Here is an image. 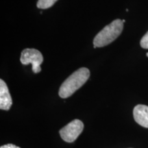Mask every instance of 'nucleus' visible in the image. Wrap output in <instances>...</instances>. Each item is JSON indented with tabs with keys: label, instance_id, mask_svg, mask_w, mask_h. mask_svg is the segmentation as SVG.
<instances>
[{
	"label": "nucleus",
	"instance_id": "obj_1",
	"mask_svg": "<svg viewBox=\"0 0 148 148\" xmlns=\"http://www.w3.org/2000/svg\"><path fill=\"white\" fill-rule=\"evenodd\" d=\"M90 76V71L87 68L82 67L77 69L66 79L59 89V96L61 98H67L81 88Z\"/></svg>",
	"mask_w": 148,
	"mask_h": 148
},
{
	"label": "nucleus",
	"instance_id": "obj_2",
	"mask_svg": "<svg viewBox=\"0 0 148 148\" xmlns=\"http://www.w3.org/2000/svg\"><path fill=\"white\" fill-rule=\"evenodd\" d=\"M123 29L122 20H114L96 35L93 40L94 47H102L109 45L121 34Z\"/></svg>",
	"mask_w": 148,
	"mask_h": 148
},
{
	"label": "nucleus",
	"instance_id": "obj_3",
	"mask_svg": "<svg viewBox=\"0 0 148 148\" xmlns=\"http://www.w3.org/2000/svg\"><path fill=\"white\" fill-rule=\"evenodd\" d=\"M21 63L24 65L32 64V71L35 73H38L41 71L40 64L43 61L42 53L36 49L27 48L21 52Z\"/></svg>",
	"mask_w": 148,
	"mask_h": 148
},
{
	"label": "nucleus",
	"instance_id": "obj_4",
	"mask_svg": "<svg viewBox=\"0 0 148 148\" xmlns=\"http://www.w3.org/2000/svg\"><path fill=\"white\" fill-rule=\"evenodd\" d=\"M84 129L82 121L79 119H74L60 130L61 138L67 143H72L78 137Z\"/></svg>",
	"mask_w": 148,
	"mask_h": 148
},
{
	"label": "nucleus",
	"instance_id": "obj_5",
	"mask_svg": "<svg viewBox=\"0 0 148 148\" xmlns=\"http://www.w3.org/2000/svg\"><path fill=\"white\" fill-rule=\"evenodd\" d=\"M12 100L6 84L3 79H0V108L1 110H10Z\"/></svg>",
	"mask_w": 148,
	"mask_h": 148
},
{
	"label": "nucleus",
	"instance_id": "obj_6",
	"mask_svg": "<svg viewBox=\"0 0 148 148\" xmlns=\"http://www.w3.org/2000/svg\"><path fill=\"white\" fill-rule=\"evenodd\" d=\"M133 115L135 121L141 126L148 128V106L138 104L134 107Z\"/></svg>",
	"mask_w": 148,
	"mask_h": 148
},
{
	"label": "nucleus",
	"instance_id": "obj_7",
	"mask_svg": "<svg viewBox=\"0 0 148 148\" xmlns=\"http://www.w3.org/2000/svg\"><path fill=\"white\" fill-rule=\"evenodd\" d=\"M58 0H38L37 2V7L40 9H47L56 2Z\"/></svg>",
	"mask_w": 148,
	"mask_h": 148
},
{
	"label": "nucleus",
	"instance_id": "obj_8",
	"mask_svg": "<svg viewBox=\"0 0 148 148\" xmlns=\"http://www.w3.org/2000/svg\"><path fill=\"white\" fill-rule=\"evenodd\" d=\"M140 45L143 49H148V32L141 38Z\"/></svg>",
	"mask_w": 148,
	"mask_h": 148
},
{
	"label": "nucleus",
	"instance_id": "obj_9",
	"mask_svg": "<svg viewBox=\"0 0 148 148\" xmlns=\"http://www.w3.org/2000/svg\"><path fill=\"white\" fill-rule=\"evenodd\" d=\"M0 148H21L19 147H17V146L13 145V144H7V145H4L1 146Z\"/></svg>",
	"mask_w": 148,
	"mask_h": 148
},
{
	"label": "nucleus",
	"instance_id": "obj_10",
	"mask_svg": "<svg viewBox=\"0 0 148 148\" xmlns=\"http://www.w3.org/2000/svg\"><path fill=\"white\" fill-rule=\"evenodd\" d=\"M122 22H123V23H125V20H124V19H123V20H122Z\"/></svg>",
	"mask_w": 148,
	"mask_h": 148
},
{
	"label": "nucleus",
	"instance_id": "obj_11",
	"mask_svg": "<svg viewBox=\"0 0 148 148\" xmlns=\"http://www.w3.org/2000/svg\"><path fill=\"white\" fill-rule=\"evenodd\" d=\"M146 56H147V57H148V52H147V53H146Z\"/></svg>",
	"mask_w": 148,
	"mask_h": 148
}]
</instances>
